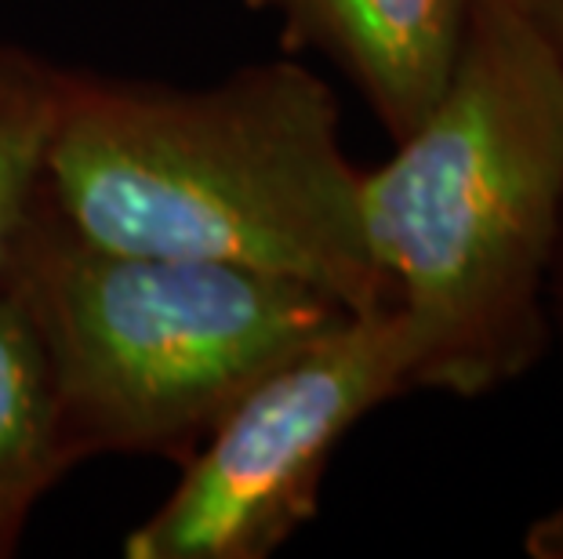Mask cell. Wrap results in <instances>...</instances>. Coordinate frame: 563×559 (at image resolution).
<instances>
[{"label": "cell", "instance_id": "3957f363", "mask_svg": "<svg viewBox=\"0 0 563 559\" xmlns=\"http://www.w3.org/2000/svg\"><path fill=\"white\" fill-rule=\"evenodd\" d=\"M0 283L26 309L77 461H186L214 422L350 309L222 261L102 247L41 200Z\"/></svg>", "mask_w": 563, "mask_h": 559}, {"label": "cell", "instance_id": "9c48e42d", "mask_svg": "<svg viewBox=\"0 0 563 559\" xmlns=\"http://www.w3.org/2000/svg\"><path fill=\"white\" fill-rule=\"evenodd\" d=\"M523 552L534 559H563V505L538 516L523 534Z\"/></svg>", "mask_w": 563, "mask_h": 559}, {"label": "cell", "instance_id": "7a4b0ae2", "mask_svg": "<svg viewBox=\"0 0 563 559\" xmlns=\"http://www.w3.org/2000/svg\"><path fill=\"white\" fill-rule=\"evenodd\" d=\"M361 219L415 389L476 400L531 371L553 338L563 74L506 0H476L437 102L361 171Z\"/></svg>", "mask_w": 563, "mask_h": 559}, {"label": "cell", "instance_id": "5b68a950", "mask_svg": "<svg viewBox=\"0 0 563 559\" xmlns=\"http://www.w3.org/2000/svg\"><path fill=\"white\" fill-rule=\"evenodd\" d=\"M273 11L284 37L317 47L353 80L393 142L448 85L476 0H244Z\"/></svg>", "mask_w": 563, "mask_h": 559}, {"label": "cell", "instance_id": "ba28073f", "mask_svg": "<svg viewBox=\"0 0 563 559\" xmlns=\"http://www.w3.org/2000/svg\"><path fill=\"white\" fill-rule=\"evenodd\" d=\"M563 74V0H506Z\"/></svg>", "mask_w": 563, "mask_h": 559}, {"label": "cell", "instance_id": "8992f818", "mask_svg": "<svg viewBox=\"0 0 563 559\" xmlns=\"http://www.w3.org/2000/svg\"><path fill=\"white\" fill-rule=\"evenodd\" d=\"M74 469L44 349L0 283V559L19 549L41 497Z\"/></svg>", "mask_w": 563, "mask_h": 559}, {"label": "cell", "instance_id": "52a82bcc", "mask_svg": "<svg viewBox=\"0 0 563 559\" xmlns=\"http://www.w3.org/2000/svg\"><path fill=\"white\" fill-rule=\"evenodd\" d=\"M66 88L69 69L0 41V272L44 200L47 153Z\"/></svg>", "mask_w": 563, "mask_h": 559}, {"label": "cell", "instance_id": "6da1fadb", "mask_svg": "<svg viewBox=\"0 0 563 559\" xmlns=\"http://www.w3.org/2000/svg\"><path fill=\"white\" fill-rule=\"evenodd\" d=\"M44 193L102 247L269 272L350 313L393 309L339 102L287 58L208 88L69 74Z\"/></svg>", "mask_w": 563, "mask_h": 559}, {"label": "cell", "instance_id": "277c9868", "mask_svg": "<svg viewBox=\"0 0 563 559\" xmlns=\"http://www.w3.org/2000/svg\"><path fill=\"white\" fill-rule=\"evenodd\" d=\"M397 309L350 313L251 385L183 461V480L124 538L128 559H266L317 516L334 447L415 389Z\"/></svg>", "mask_w": 563, "mask_h": 559}, {"label": "cell", "instance_id": "30bf717a", "mask_svg": "<svg viewBox=\"0 0 563 559\" xmlns=\"http://www.w3.org/2000/svg\"><path fill=\"white\" fill-rule=\"evenodd\" d=\"M549 335H560V349H563V225L556 241L553 277H549Z\"/></svg>", "mask_w": 563, "mask_h": 559}]
</instances>
